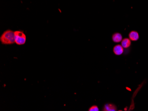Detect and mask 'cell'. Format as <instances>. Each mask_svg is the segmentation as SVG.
<instances>
[{
    "label": "cell",
    "mask_w": 148,
    "mask_h": 111,
    "mask_svg": "<svg viewBox=\"0 0 148 111\" xmlns=\"http://www.w3.org/2000/svg\"><path fill=\"white\" fill-rule=\"evenodd\" d=\"M131 45V40L128 38H125L121 41V45L124 49H128L130 47Z\"/></svg>",
    "instance_id": "cell-4"
},
{
    "label": "cell",
    "mask_w": 148,
    "mask_h": 111,
    "mask_svg": "<svg viewBox=\"0 0 148 111\" xmlns=\"http://www.w3.org/2000/svg\"><path fill=\"white\" fill-rule=\"evenodd\" d=\"M125 51L127 52V51L129 52V50H125L122 46H121V45H116L115 46H114V47H113V53L117 55V56L123 54V53H125Z\"/></svg>",
    "instance_id": "cell-3"
},
{
    "label": "cell",
    "mask_w": 148,
    "mask_h": 111,
    "mask_svg": "<svg viewBox=\"0 0 148 111\" xmlns=\"http://www.w3.org/2000/svg\"><path fill=\"white\" fill-rule=\"evenodd\" d=\"M0 41L4 45H11L15 43L14 32L10 29L5 31L0 37Z\"/></svg>",
    "instance_id": "cell-1"
},
{
    "label": "cell",
    "mask_w": 148,
    "mask_h": 111,
    "mask_svg": "<svg viewBox=\"0 0 148 111\" xmlns=\"http://www.w3.org/2000/svg\"></svg>",
    "instance_id": "cell-9"
},
{
    "label": "cell",
    "mask_w": 148,
    "mask_h": 111,
    "mask_svg": "<svg viewBox=\"0 0 148 111\" xmlns=\"http://www.w3.org/2000/svg\"><path fill=\"white\" fill-rule=\"evenodd\" d=\"M112 39L115 43H119L122 40V36L121 34L119 33H115L112 35Z\"/></svg>",
    "instance_id": "cell-5"
},
{
    "label": "cell",
    "mask_w": 148,
    "mask_h": 111,
    "mask_svg": "<svg viewBox=\"0 0 148 111\" xmlns=\"http://www.w3.org/2000/svg\"><path fill=\"white\" fill-rule=\"evenodd\" d=\"M129 39L132 41H136L139 38V35L137 32L136 31H131L129 34Z\"/></svg>",
    "instance_id": "cell-6"
},
{
    "label": "cell",
    "mask_w": 148,
    "mask_h": 111,
    "mask_svg": "<svg viewBox=\"0 0 148 111\" xmlns=\"http://www.w3.org/2000/svg\"><path fill=\"white\" fill-rule=\"evenodd\" d=\"M15 42L18 45H24L26 41V36L23 32L20 30L14 32Z\"/></svg>",
    "instance_id": "cell-2"
},
{
    "label": "cell",
    "mask_w": 148,
    "mask_h": 111,
    "mask_svg": "<svg viewBox=\"0 0 148 111\" xmlns=\"http://www.w3.org/2000/svg\"><path fill=\"white\" fill-rule=\"evenodd\" d=\"M103 111H116V107L112 104H106L104 106Z\"/></svg>",
    "instance_id": "cell-7"
},
{
    "label": "cell",
    "mask_w": 148,
    "mask_h": 111,
    "mask_svg": "<svg viewBox=\"0 0 148 111\" xmlns=\"http://www.w3.org/2000/svg\"><path fill=\"white\" fill-rule=\"evenodd\" d=\"M89 111H99V109L97 106H93L92 107H90Z\"/></svg>",
    "instance_id": "cell-8"
}]
</instances>
